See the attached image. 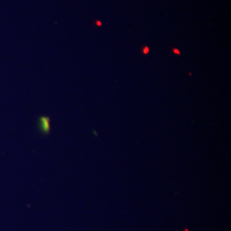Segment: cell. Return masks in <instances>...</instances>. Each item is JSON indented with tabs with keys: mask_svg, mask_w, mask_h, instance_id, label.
I'll return each mask as SVG.
<instances>
[{
	"mask_svg": "<svg viewBox=\"0 0 231 231\" xmlns=\"http://www.w3.org/2000/svg\"><path fill=\"white\" fill-rule=\"evenodd\" d=\"M39 128L40 132L44 134H47L51 131L50 118L48 117H40L39 118Z\"/></svg>",
	"mask_w": 231,
	"mask_h": 231,
	"instance_id": "6da1fadb",
	"label": "cell"
},
{
	"mask_svg": "<svg viewBox=\"0 0 231 231\" xmlns=\"http://www.w3.org/2000/svg\"><path fill=\"white\" fill-rule=\"evenodd\" d=\"M185 231H188V230H187H187H185Z\"/></svg>",
	"mask_w": 231,
	"mask_h": 231,
	"instance_id": "7a4b0ae2",
	"label": "cell"
}]
</instances>
